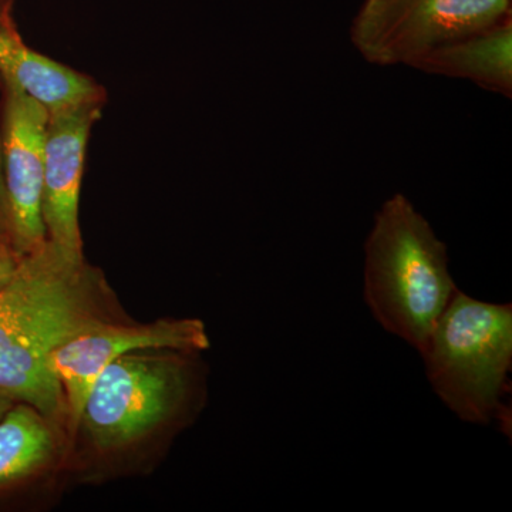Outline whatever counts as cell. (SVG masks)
Returning <instances> with one entry per match:
<instances>
[{"label": "cell", "instance_id": "16", "mask_svg": "<svg viewBox=\"0 0 512 512\" xmlns=\"http://www.w3.org/2000/svg\"><path fill=\"white\" fill-rule=\"evenodd\" d=\"M10 3H13V0H0V8L5 5H10Z\"/></svg>", "mask_w": 512, "mask_h": 512}, {"label": "cell", "instance_id": "12", "mask_svg": "<svg viewBox=\"0 0 512 512\" xmlns=\"http://www.w3.org/2000/svg\"><path fill=\"white\" fill-rule=\"evenodd\" d=\"M25 255L20 254L8 235L0 232V291L8 288L19 274Z\"/></svg>", "mask_w": 512, "mask_h": 512}, {"label": "cell", "instance_id": "13", "mask_svg": "<svg viewBox=\"0 0 512 512\" xmlns=\"http://www.w3.org/2000/svg\"><path fill=\"white\" fill-rule=\"evenodd\" d=\"M30 276V264L28 255H25L22 266H20L19 274L13 279L12 284L8 288L0 291V319L10 311L13 305L19 301L22 293L25 292L26 286H28Z\"/></svg>", "mask_w": 512, "mask_h": 512}, {"label": "cell", "instance_id": "9", "mask_svg": "<svg viewBox=\"0 0 512 512\" xmlns=\"http://www.w3.org/2000/svg\"><path fill=\"white\" fill-rule=\"evenodd\" d=\"M12 8L13 3L0 8V83L18 87L49 111L104 103L106 93L90 77L25 45L16 29Z\"/></svg>", "mask_w": 512, "mask_h": 512}, {"label": "cell", "instance_id": "3", "mask_svg": "<svg viewBox=\"0 0 512 512\" xmlns=\"http://www.w3.org/2000/svg\"><path fill=\"white\" fill-rule=\"evenodd\" d=\"M434 393L458 419L507 426L512 367V305H495L457 291L420 353Z\"/></svg>", "mask_w": 512, "mask_h": 512}, {"label": "cell", "instance_id": "10", "mask_svg": "<svg viewBox=\"0 0 512 512\" xmlns=\"http://www.w3.org/2000/svg\"><path fill=\"white\" fill-rule=\"evenodd\" d=\"M412 69L468 80L488 92L511 97L512 18L431 50L417 59Z\"/></svg>", "mask_w": 512, "mask_h": 512}, {"label": "cell", "instance_id": "11", "mask_svg": "<svg viewBox=\"0 0 512 512\" xmlns=\"http://www.w3.org/2000/svg\"><path fill=\"white\" fill-rule=\"evenodd\" d=\"M53 451L49 420L29 404L12 407L0 419V487L45 467Z\"/></svg>", "mask_w": 512, "mask_h": 512}, {"label": "cell", "instance_id": "4", "mask_svg": "<svg viewBox=\"0 0 512 512\" xmlns=\"http://www.w3.org/2000/svg\"><path fill=\"white\" fill-rule=\"evenodd\" d=\"M512 0H363L350 42L367 63L409 66L431 50L512 18Z\"/></svg>", "mask_w": 512, "mask_h": 512}, {"label": "cell", "instance_id": "5", "mask_svg": "<svg viewBox=\"0 0 512 512\" xmlns=\"http://www.w3.org/2000/svg\"><path fill=\"white\" fill-rule=\"evenodd\" d=\"M188 389V366L178 357L127 353L94 380L79 426L103 450L128 446L173 417Z\"/></svg>", "mask_w": 512, "mask_h": 512}, {"label": "cell", "instance_id": "8", "mask_svg": "<svg viewBox=\"0 0 512 512\" xmlns=\"http://www.w3.org/2000/svg\"><path fill=\"white\" fill-rule=\"evenodd\" d=\"M104 103L49 111L45 144L42 215L47 242L66 261L83 265L79 197L87 141Z\"/></svg>", "mask_w": 512, "mask_h": 512}, {"label": "cell", "instance_id": "7", "mask_svg": "<svg viewBox=\"0 0 512 512\" xmlns=\"http://www.w3.org/2000/svg\"><path fill=\"white\" fill-rule=\"evenodd\" d=\"M2 89L0 131L9 235L20 254L29 255L47 242L42 201L49 110L12 84L2 83Z\"/></svg>", "mask_w": 512, "mask_h": 512}, {"label": "cell", "instance_id": "15", "mask_svg": "<svg viewBox=\"0 0 512 512\" xmlns=\"http://www.w3.org/2000/svg\"><path fill=\"white\" fill-rule=\"evenodd\" d=\"M13 400L15 399H12V397L8 396V394L3 393L2 390H0V419H2V417L5 416V414L8 413L10 409H12Z\"/></svg>", "mask_w": 512, "mask_h": 512}, {"label": "cell", "instance_id": "6", "mask_svg": "<svg viewBox=\"0 0 512 512\" xmlns=\"http://www.w3.org/2000/svg\"><path fill=\"white\" fill-rule=\"evenodd\" d=\"M210 345L204 322L198 319H165L146 325H114L103 319L80 330L52 356L70 427H79L84 402L96 377L120 356L150 349L202 352Z\"/></svg>", "mask_w": 512, "mask_h": 512}, {"label": "cell", "instance_id": "14", "mask_svg": "<svg viewBox=\"0 0 512 512\" xmlns=\"http://www.w3.org/2000/svg\"><path fill=\"white\" fill-rule=\"evenodd\" d=\"M0 232L10 238L8 195H6L5 168H3L2 131H0Z\"/></svg>", "mask_w": 512, "mask_h": 512}, {"label": "cell", "instance_id": "1", "mask_svg": "<svg viewBox=\"0 0 512 512\" xmlns=\"http://www.w3.org/2000/svg\"><path fill=\"white\" fill-rule=\"evenodd\" d=\"M28 256V286L0 319V390L56 419L66 402L53 353L103 318L94 312L84 264H70L50 242Z\"/></svg>", "mask_w": 512, "mask_h": 512}, {"label": "cell", "instance_id": "2", "mask_svg": "<svg viewBox=\"0 0 512 512\" xmlns=\"http://www.w3.org/2000/svg\"><path fill=\"white\" fill-rule=\"evenodd\" d=\"M458 291L446 244L404 194L376 212L365 242V301L384 330L423 352Z\"/></svg>", "mask_w": 512, "mask_h": 512}]
</instances>
